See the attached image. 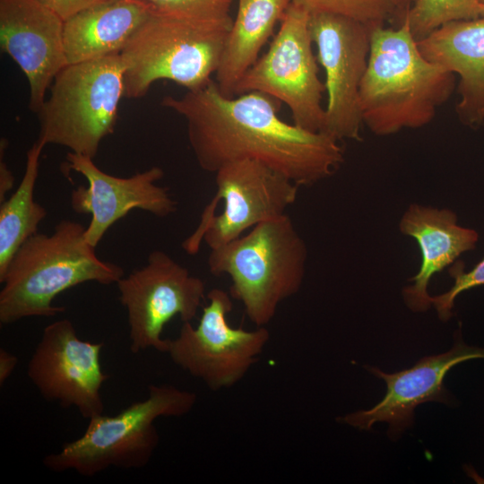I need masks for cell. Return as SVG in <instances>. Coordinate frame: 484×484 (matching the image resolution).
<instances>
[{"label": "cell", "instance_id": "4dcf8cb0", "mask_svg": "<svg viewBox=\"0 0 484 484\" xmlns=\"http://www.w3.org/2000/svg\"><path fill=\"white\" fill-rule=\"evenodd\" d=\"M480 4H484V0H477Z\"/></svg>", "mask_w": 484, "mask_h": 484}, {"label": "cell", "instance_id": "d4e9b609", "mask_svg": "<svg viewBox=\"0 0 484 484\" xmlns=\"http://www.w3.org/2000/svg\"><path fill=\"white\" fill-rule=\"evenodd\" d=\"M448 272L454 279L452 288L442 294L432 296V306L442 322L453 316L454 300L462 292L484 285V256L469 272H464V264L459 261L454 263Z\"/></svg>", "mask_w": 484, "mask_h": 484}, {"label": "cell", "instance_id": "f546056e", "mask_svg": "<svg viewBox=\"0 0 484 484\" xmlns=\"http://www.w3.org/2000/svg\"><path fill=\"white\" fill-rule=\"evenodd\" d=\"M480 16L484 17V4H480Z\"/></svg>", "mask_w": 484, "mask_h": 484}, {"label": "cell", "instance_id": "e0dca14e", "mask_svg": "<svg viewBox=\"0 0 484 484\" xmlns=\"http://www.w3.org/2000/svg\"><path fill=\"white\" fill-rule=\"evenodd\" d=\"M399 229L416 240L421 254L419 269L408 279L411 284L402 288V298L411 311L426 312L432 307V296L428 290L431 278L463 253L474 250L479 234L461 226L454 211L419 203L407 208L399 221Z\"/></svg>", "mask_w": 484, "mask_h": 484}, {"label": "cell", "instance_id": "484cf974", "mask_svg": "<svg viewBox=\"0 0 484 484\" xmlns=\"http://www.w3.org/2000/svg\"><path fill=\"white\" fill-rule=\"evenodd\" d=\"M64 21L91 6L108 0H37Z\"/></svg>", "mask_w": 484, "mask_h": 484}, {"label": "cell", "instance_id": "4fadbf2b", "mask_svg": "<svg viewBox=\"0 0 484 484\" xmlns=\"http://www.w3.org/2000/svg\"><path fill=\"white\" fill-rule=\"evenodd\" d=\"M102 342L79 338L69 319L47 325L28 364V376L40 394L82 417L103 413L100 389L108 376L100 365Z\"/></svg>", "mask_w": 484, "mask_h": 484}, {"label": "cell", "instance_id": "7402d4cb", "mask_svg": "<svg viewBox=\"0 0 484 484\" xmlns=\"http://www.w3.org/2000/svg\"><path fill=\"white\" fill-rule=\"evenodd\" d=\"M479 17L480 3L477 0H414L403 19L419 41L447 22Z\"/></svg>", "mask_w": 484, "mask_h": 484}, {"label": "cell", "instance_id": "2e32d148", "mask_svg": "<svg viewBox=\"0 0 484 484\" xmlns=\"http://www.w3.org/2000/svg\"><path fill=\"white\" fill-rule=\"evenodd\" d=\"M64 24L37 0H0L1 50L25 74L32 112H38L56 75L68 65Z\"/></svg>", "mask_w": 484, "mask_h": 484}, {"label": "cell", "instance_id": "83f0119b", "mask_svg": "<svg viewBox=\"0 0 484 484\" xmlns=\"http://www.w3.org/2000/svg\"><path fill=\"white\" fill-rule=\"evenodd\" d=\"M18 363V358L10 353L4 349L0 350V385L5 383V381L13 374L16 365Z\"/></svg>", "mask_w": 484, "mask_h": 484}, {"label": "cell", "instance_id": "f1b7e54d", "mask_svg": "<svg viewBox=\"0 0 484 484\" xmlns=\"http://www.w3.org/2000/svg\"><path fill=\"white\" fill-rule=\"evenodd\" d=\"M394 1V4L396 5V7H400V6H402L404 4H406L409 1L411 0H393ZM412 2L414 0H411Z\"/></svg>", "mask_w": 484, "mask_h": 484}, {"label": "cell", "instance_id": "3957f363", "mask_svg": "<svg viewBox=\"0 0 484 484\" xmlns=\"http://www.w3.org/2000/svg\"><path fill=\"white\" fill-rule=\"evenodd\" d=\"M85 229L63 220L51 234L38 232L20 246L0 277L1 324L62 314L65 308L53 305L57 295L84 282L109 285L125 276L120 265L98 256Z\"/></svg>", "mask_w": 484, "mask_h": 484}, {"label": "cell", "instance_id": "4316f807", "mask_svg": "<svg viewBox=\"0 0 484 484\" xmlns=\"http://www.w3.org/2000/svg\"><path fill=\"white\" fill-rule=\"evenodd\" d=\"M7 145V140L2 138L0 142V203L6 199V194L11 191L14 184V177L4 160H3Z\"/></svg>", "mask_w": 484, "mask_h": 484}, {"label": "cell", "instance_id": "8992f818", "mask_svg": "<svg viewBox=\"0 0 484 484\" xmlns=\"http://www.w3.org/2000/svg\"><path fill=\"white\" fill-rule=\"evenodd\" d=\"M196 399L194 393L173 385H150L144 400L116 415L101 413L89 419L83 434L46 456L44 465L55 471H74L86 477L110 467L143 468L159 445L156 419L189 413Z\"/></svg>", "mask_w": 484, "mask_h": 484}, {"label": "cell", "instance_id": "6da1fadb", "mask_svg": "<svg viewBox=\"0 0 484 484\" xmlns=\"http://www.w3.org/2000/svg\"><path fill=\"white\" fill-rule=\"evenodd\" d=\"M161 105L185 118L194 158L207 172L252 160L308 186L330 177L344 161L340 141L283 121L281 102L259 91L227 97L212 79L180 97L165 96Z\"/></svg>", "mask_w": 484, "mask_h": 484}, {"label": "cell", "instance_id": "30bf717a", "mask_svg": "<svg viewBox=\"0 0 484 484\" xmlns=\"http://www.w3.org/2000/svg\"><path fill=\"white\" fill-rule=\"evenodd\" d=\"M209 303L196 327L185 322L177 337L168 339L171 360L211 390L229 388L240 382L263 353L270 332L260 326L248 331L233 327L228 315L231 296L220 289L207 293Z\"/></svg>", "mask_w": 484, "mask_h": 484}, {"label": "cell", "instance_id": "7c38bea8", "mask_svg": "<svg viewBox=\"0 0 484 484\" xmlns=\"http://www.w3.org/2000/svg\"><path fill=\"white\" fill-rule=\"evenodd\" d=\"M372 28L340 14L309 16L317 60L325 72L324 133L340 142L361 140L359 89L367 67Z\"/></svg>", "mask_w": 484, "mask_h": 484}, {"label": "cell", "instance_id": "7a4b0ae2", "mask_svg": "<svg viewBox=\"0 0 484 484\" xmlns=\"http://www.w3.org/2000/svg\"><path fill=\"white\" fill-rule=\"evenodd\" d=\"M455 89V74L428 61L403 19L398 28L374 26L359 89L363 125L377 136L431 123Z\"/></svg>", "mask_w": 484, "mask_h": 484}, {"label": "cell", "instance_id": "5b68a950", "mask_svg": "<svg viewBox=\"0 0 484 484\" xmlns=\"http://www.w3.org/2000/svg\"><path fill=\"white\" fill-rule=\"evenodd\" d=\"M230 28L151 9L119 53L125 97L142 98L159 80L187 91L204 86L216 73Z\"/></svg>", "mask_w": 484, "mask_h": 484}, {"label": "cell", "instance_id": "9a60e30c", "mask_svg": "<svg viewBox=\"0 0 484 484\" xmlns=\"http://www.w3.org/2000/svg\"><path fill=\"white\" fill-rule=\"evenodd\" d=\"M65 169L81 174L88 182L87 186H79L72 191L71 206L76 213L91 214L84 236L95 247L108 229L132 210L167 217L177 209L169 189L157 185L164 177L160 167L120 177L101 170L93 159L69 151Z\"/></svg>", "mask_w": 484, "mask_h": 484}, {"label": "cell", "instance_id": "cb8c5ba5", "mask_svg": "<svg viewBox=\"0 0 484 484\" xmlns=\"http://www.w3.org/2000/svg\"><path fill=\"white\" fill-rule=\"evenodd\" d=\"M152 10L197 22L232 25L234 0H143Z\"/></svg>", "mask_w": 484, "mask_h": 484}, {"label": "cell", "instance_id": "d6986e66", "mask_svg": "<svg viewBox=\"0 0 484 484\" xmlns=\"http://www.w3.org/2000/svg\"><path fill=\"white\" fill-rule=\"evenodd\" d=\"M151 11L143 0H108L65 20L67 64L119 54Z\"/></svg>", "mask_w": 484, "mask_h": 484}, {"label": "cell", "instance_id": "44dd1931", "mask_svg": "<svg viewBox=\"0 0 484 484\" xmlns=\"http://www.w3.org/2000/svg\"><path fill=\"white\" fill-rule=\"evenodd\" d=\"M45 146L38 139L28 150L19 186L0 203V277L20 246L39 232V226L48 214L34 199L40 155Z\"/></svg>", "mask_w": 484, "mask_h": 484}, {"label": "cell", "instance_id": "ffe728a7", "mask_svg": "<svg viewBox=\"0 0 484 484\" xmlns=\"http://www.w3.org/2000/svg\"><path fill=\"white\" fill-rule=\"evenodd\" d=\"M290 4L291 0H238L214 78L223 95L235 96L239 81L258 59Z\"/></svg>", "mask_w": 484, "mask_h": 484}, {"label": "cell", "instance_id": "277c9868", "mask_svg": "<svg viewBox=\"0 0 484 484\" xmlns=\"http://www.w3.org/2000/svg\"><path fill=\"white\" fill-rule=\"evenodd\" d=\"M307 260V244L284 213L211 249L208 267L213 275L229 276L231 298L242 303L247 318L260 327L272 320L285 299L299 291Z\"/></svg>", "mask_w": 484, "mask_h": 484}, {"label": "cell", "instance_id": "5bb4252c", "mask_svg": "<svg viewBox=\"0 0 484 484\" xmlns=\"http://www.w3.org/2000/svg\"><path fill=\"white\" fill-rule=\"evenodd\" d=\"M453 347L439 354L421 358L412 367L386 373L375 366L365 368L386 385L384 398L374 407L359 410L337 420L359 430H369L376 423L388 424V436L397 440L414 422L415 409L425 402L453 403L444 380L454 366L474 359H484V347L466 344L457 332Z\"/></svg>", "mask_w": 484, "mask_h": 484}, {"label": "cell", "instance_id": "9c48e42d", "mask_svg": "<svg viewBox=\"0 0 484 484\" xmlns=\"http://www.w3.org/2000/svg\"><path fill=\"white\" fill-rule=\"evenodd\" d=\"M215 174L216 194L194 232L183 242L188 254H195L202 240L214 249L260 222L286 213L299 188L283 174L252 160L228 163Z\"/></svg>", "mask_w": 484, "mask_h": 484}, {"label": "cell", "instance_id": "52a82bcc", "mask_svg": "<svg viewBox=\"0 0 484 484\" xmlns=\"http://www.w3.org/2000/svg\"><path fill=\"white\" fill-rule=\"evenodd\" d=\"M122 97L119 54L67 65L56 75L36 113L38 139L94 159L102 140L114 132Z\"/></svg>", "mask_w": 484, "mask_h": 484}, {"label": "cell", "instance_id": "ba28073f", "mask_svg": "<svg viewBox=\"0 0 484 484\" xmlns=\"http://www.w3.org/2000/svg\"><path fill=\"white\" fill-rule=\"evenodd\" d=\"M309 16L302 8L290 4L268 50L241 78L235 96L249 91L269 95L287 105L294 125L324 133L325 84L318 75Z\"/></svg>", "mask_w": 484, "mask_h": 484}, {"label": "cell", "instance_id": "8fae6325", "mask_svg": "<svg viewBox=\"0 0 484 484\" xmlns=\"http://www.w3.org/2000/svg\"><path fill=\"white\" fill-rule=\"evenodd\" d=\"M119 301L127 311L130 350L167 352L164 326L174 316L191 322L205 298L202 279L161 250L152 251L147 264L117 283Z\"/></svg>", "mask_w": 484, "mask_h": 484}, {"label": "cell", "instance_id": "603a6c76", "mask_svg": "<svg viewBox=\"0 0 484 484\" xmlns=\"http://www.w3.org/2000/svg\"><path fill=\"white\" fill-rule=\"evenodd\" d=\"M291 4L309 14H340L372 27L383 25L396 9L393 0H291Z\"/></svg>", "mask_w": 484, "mask_h": 484}, {"label": "cell", "instance_id": "ac0fdd59", "mask_svg": "<svg viewBox=\"0 0 484 484\" xmlns=\"http://www.w3.org/2000/svg\"><path fill=\"white\" fill-rule=\"evenodd\" d=\"M430 62L459 75V120L478 128L484 123V17L447 22L417 41Z\"/></svg>", "mask_w": 484, "mask_h": 484}]
</instances>
